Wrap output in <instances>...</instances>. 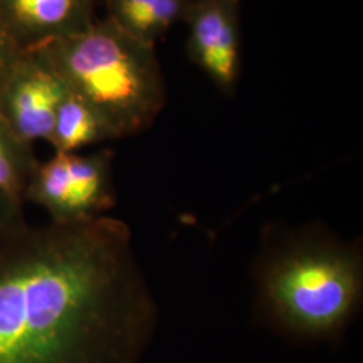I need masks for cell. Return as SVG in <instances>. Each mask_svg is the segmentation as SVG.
<instances>
[{
  "instance_id": "obj_6",
  "label": "cell",
  "mask_w": 363,
  "mask_h": 363,
  "mask_svg": "<svg viewBox=\"0 0 363 363\" xmlns=\"http://www.w3.org/2000/svg\"><path fill=\"white\" fill-rule=\"evenodd\" d=\"M184 22L190 58L232 94L240 74V0H195Z\"/></svg>"
},
{
  "instance_id": "obj_10",
  "label": "cell",
  "mask_w": 363,
  "mask_h": 363,
  "mask_svg": "<svg viewBox=\"0 0 363 363\" xmlns=\"http://www.w3.org/2000/svg\"><path fill=\"white\" fill-rule=\"evenodd\" d=\"M38 164L33 145L19 139L0 117V191L25 202L28 182Z\"/></svg>"
},
{
  "instance_id": "obj_3",
  "label": "cell",
  "mask_w": 363,
  "mask_h": 363,
  "mask_svg": "<svg viewBox=\"0 0 363 363\" xmlns=\"http://www.w3.org/2000/svg\"><path fill=\"white\" fill-rule=\"evenodd\" d=\"M264 292L274 318L289 331L333 335L346 325L361 298V264L343 249H298L269 268Z\"/></svg>"
},
{
  "instance_id": "obj_11",
  "label": "cell",
  "mask_w": 363,
  "mask_h": 363,
  "mask_svg": "<svg viewBox=\"0 0 363 363\" xmlns=\"http://www.w3.org/2000/svg\"><path fill=\"white\" fill-rule=\"evenodd\" d=\"M23 205L25 202L0 191V241L26 225Z\"/></svg>"
},
{
  "instance_id": "obj_12",
  "label": "cell",
  "mask_w": 363,
  "mask_h": 363,
  "mask_svg": "<svg viewBox=\"0 0 363 363\" xmlns=\"http://www.w3.org/2000/svg\"><path fill=\"white\" fill-rule=\"evenodd\" d=\"M23 52L21 50L16 43L13 42L11 35L7 33V30L0 22V89L9 76L11 67H13L15 61L18 60L19 54Z\"/></svg>"
},
{
  "instance_id": "obj_8",
  "label": "cell",
  "mask_w": 363,
  "mask_h": 363,
  "mask_svg": "<svg viewBox=\"0 0 363 363\" xmlns=\"http://www.w3.org/2000/svg\"><path fill=\"white\" fill-rule=\"evenodd\" d=\"M195 0H106L108 19L132 38L154 45L186 21Z\"/></svg>"
},
{
  "instance_id": "obj_1",
  "label": "cell",
  "mask_w": 363,
  "mask_h": 363,
  "mask_svg": "<svg viewBox=\"0 0 363 363\" xmlns=\"http://www.w3.org/2000/svg\"><path fill=\"white\" fill-rule=\"evenodd\" d=\"M156 318L124 220L27 222L0 241V363H140Z\"/></svg>"
},
{
  "instance_id": "obj_4",
  "label": "cell",
  "mask_w": 363,
  "mask_h": 363,
  "mask_svg": "<svg viewBox=\"0 0 363 363\" xmlns=\"http://www.w3.org/2000/svg\"><path fill=\"white\" fill-rule=\"evenodd\" d=\"M112 159L109 150L91 155L55 154L37 166L28 182L25 201L45 208L50 220L55 222H77L104 216L116 202Z\"/></svg>"
},
{
  "instance_id": "obj_9",
  "label": "cell",
  "mask_w": 363,
  "mask_h": 363,
  "mask_svg": "<svg viewBox=\"0 0 363 363\" xmlns=\"http://www.w3.org/2000/svg\"><path fill=\"white\" fill-rule=\"evenodd\" d=\"M113 140L104 121L84 100L67 91L57 111L49 143L55 154H76L79 150Z\"/></svg>"
},
{
  "instance_id": "obj_7",
  "label": "cell",
  "mask_w": 363,
  "mask_h": 363,
  "mask_svg": "<svg viewBox=\"0 0 363 363\" xmlns=\"http://www.w3.org/2000/svg\"><path fill=\"white\" fill-rule=\"evenodd\" d=\"M0 22L21 50H34L91 26L94 0H0Z\"/></svg>"
},
{
  "instance_id": "obj_5",
  "label": "cell",
  "mask_w": 363,
  "mask_h": 363,
  "mask_svg": "<svg viewBox=\"0 0 363 363\" xmlns=\"http://www.w3.org/2000/svg\"><path fill=\"white\" fill-rule=\"evenodd\" d=\"M67 91L45 52L23 50L0 89V117L25 143L49 142Z\"/></svg>"
},
{
  "instance_id": "obj_2",
  "label": "cell",
  "mask_w": 363,
  "mask_h": 363,
  "mask_svg": "<svg viewBox=\"0 0 363 363\" xmlns=\"http://www.w3.org/2000/svg\"><path fill=\"white\" fill-rule=\"evenodd\" d=\"M67 91L104 121L113 139L148 130L166 105V82L155 46L109 21L39 48Z\"/></svg>"
}]
</instances>
